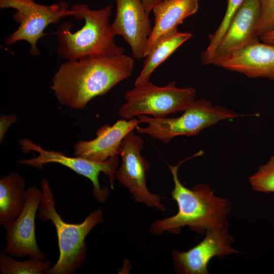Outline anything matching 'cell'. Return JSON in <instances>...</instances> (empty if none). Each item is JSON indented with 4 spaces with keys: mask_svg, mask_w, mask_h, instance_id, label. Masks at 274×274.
<instances>
[{
    "mask_svg": "<svg viewBox=\"0 0 274 274\" xmlns=\"http://www.w3.org/2000/svg\"><path fill=\"white\" fill-rule=\"evenodd\" d=\"M134 65V58L124 53L67 60L54 75L50 88L61 105L82 110L92 99L130 77Z\"/></svg>",
    "mask_w": 274,
    "mask_h": 274,
    "instance_id": "1",
    "label": "cell"
},
{
    "mask_svg": "<svg viewBox=\"0 0 274 274\" xmlns=\"http://www.w3.org/2000/svg\"><path fill=\"white\" fill-rule=\"evenodd\" d=\"M202 154L201 150L176 165L167 164L174 183L172 196L177 203L178 211L173 216L155 220L150 227L152 233L159 235L166 231L179 233L181 227L187 226L192 231L203 235L208 230L228 228L227 216L231 208L229 200L215 196L207 184H198L190 189L179 180V166L185 161Z\"/></svg>",
    "mask_w": 274,
    "mask_h": 274,
    "instance_id": "2",
    "label": "cell"
},
{
    "mask_svg": "<svg viewBox=\"0 0 274 274\" xmlns=\"http://www.w3.org/2000/svg\"><path fill=\"white\" fill-rule=\"evenodd\" d=\"M71 9L75 19L84 20V24L75 32L72 31L74 24L68 21L57 28L54 33L57 37L56 51L60 57L69 60L95 54L124 53L116 44L111 28V5L93 10L85 4H76Z\"/></svg>",
    "mask_w": 274,
    "mask_h": 274,
    "instance_id": "3",
    "label": "cell"
},
{
    "mask_svg": "<svg viewBox=\"0 0 274 274\" xmlns=\"http://www.w3.org/2000/svg\"><path fill=\"white\" fill-rule=\"evenodd\" d=\"M42 196L39 207L41 220H50L54 225L58 238L59 258L47 274H73L84 263L87 248L85 238L91 229L104 221V212L97 209L79 224L65 222L57 212L54 196L48 181L41 182Z\"/></svg>",
    "mask_w": 274,
    "mask_h": 274,
    "instance_id": "4",
    "label": "cell"
},
{
    "mask_svg": "<svg viewBox=\"0 0 274 274\" xmlns=\"http://www.w3.org/2000/svg\"><path fill=\"white\" fill-rule=\"evenodd\" d=\"M183 112L181 116L176 118H157L146 115H139L137 117L139 122L147 125L138 126L136 130L168 143L176 136L197 135L202 130L222 120L242 116L228 108L213 106L211 101L204 99L193 100Z\"/></svg>",
    "mask_w": 274,
    "mask_h": 274,
    "instance_id": "5",
    "label": "cell"
},
{
    "mask_svg": "<svg viewBox=\"0 0 274 274\" xmlns=\"http://www.w3.org/2000/svg\"><path fill=\"white\" fill-rule=\"evenodd\" d=\"M195 95L194 88H179L174 81L159 87L149 80L125 93L126 102L119 108L118 114L125 119L140 115L165 118L183 112L194 100Z\"/></svg>",
    "mask_w": 274,
    "mask_h": 274,
    "instance_id": "6",
    "label": "cell"
},
{
    "mask_svg": "<svg viewBox=\"0 0 274 274\" xmlns=\"http://www.w3.org/2000/svg\"><path fill=\"white\" fill-rule=\"evenodd\" d=\"M0 8L16 10L13 14L14 21L19 23L17 29L5 40L7 45L25 41L30 45L29 53L39 55L37 42L46 35L44 30L50 24H55L64 17L73 16L74 12L64 1L44 5L36 0H0Z\"/></svg>",
    "mask_w": 274,
    "mask_h": 274,
    "instance_id": "7",
    "label": "cell"
},
{
    "mask_svg": "<svg viewBox=\"0 0 274 274\" xmlns=\"http://www.w3.org/2000/svg\"><path fill=\"white\" fill-rule=\"evenodd\" d=\"M20 144L25 153H27L32 150L38 152L39 155L19 160V163L31 166L38 169H42L45 164L49 163H57L66 166L91 181L93 185V196L100 203L106 201L109 193L108 187L101 188L99 185L98 175L100 172L109 177L111 187L114 188L115 174L119 163L118 155L111 157L104 162H96L81 157L67 156L61 152L45 150L27 138L21 140Z\"/></svg>",
    "mask_w": 274,
    "mask_h": 274,
    "instance_id": "8",
    "label": "cell"
},
{
    "mask_svg": "<svg viewBox=\"0 0 274 274\" xmlns=\"http://www.w3.org/2000/svg\"><path fill=\"white\" fill-rule=\"evenodd\" d=\"M144 141L132 131L122 140L118 151L122 158L121 166L117 168V179L132 193L138 203H144L149 208L165 211L161 202V197L153 194L147 187L146 173L149 169V163L141 155Z\"/></svg>",
    "mask_w": 274,
    "mask_h": 274,
    "instance_id": "9",
    "label": "cell"
},
{
    "mask_svg": "<svg viewBox=\"0 0 274 274\" xmlns=\"http://www.w3.org/2000/svg\"><path fill=\"white\" fill-rule=\"evenodd\" d=\"M42 196V190L36 186L26 190V201L22 212L14 221L4 226L5 253L19 258L29 256L45 260V255L37 245L35 234V217Z\"/></svg>",
    "mask_w": 274,
    "mask_h": 274,
    "instance_id": "10",
    "label": "cell"
},
{
    "mask_svg": "<svg viewBox=\"0 0 274 274\" xmlns=\"http://www.w3.org/2000/svg\"><path fill=\"white\" fill-rule=\"evenodd\" d=\"M227 229L208 230L204 239L189 250L174 251L172 257L176 272L208 274V265L213 257L223 259L228 255L238 253L231 247L234 239Z\"/></svg>",
    "mask_w": 274,
    "mask_h": 274,
    "instance_id": "11",
    "label": "cell"
},
{
    "mask_svg": "<svg viewBox=\"0 0 274 274\" xmlns=\"http://www.w3.org/2000/svg\"><path fill=\"white\" fill-rule=\"evenodd\" d=\"M115 1L116 13L111 23L113 32L121 36L129 45L133 58H145L152 27L142 0Z\"/></svg>",
    "mask_w": 274,
    "mask_h": 274,
    "instance_id": "12",
    "label": "cell"
},
{
    "mask_svg": "<svg viewBox=\"0 0 274 274\" xmlns=\"http://www.w3.org/2000/svg\"><path fill=\"white\" fill-rule=\"evenodd\" d=\"M213 64L248 78L274 80V46L258 39Z\"/></svg>",
    "mask_w": 274,
    "mask_h": 274,
    "instance_id": "13",
    "label": "cell"
},
{
    "mask_svg": "<svg viewBox=\"0 0 274 274\" xmlns=\"http://www.w3.org/2000/svg\"><path fill=\"white\" fill-rule=\"evenodd\" d=\"M139 123L138 119L133 118L118 120L112 126L105 124L96 130L94 139L77 143L74 147V154L93 161H106L118 155L122 140Z\"/></svg>",
    "mask_w": 274,
    "mask_h": 274,
    "instance_id": "14",
    "label": "cell"
},
{
    "mask_svg": "<svg viewBox=\"0 0 274 274\" xmlns=\"http://www.w3.org/2000/svg\"><path fill=\"white\" fill-rule=\"evenodd\" d=\"M261 13V0H245L233 18L209 64L258 40L256 28Z\"/></svg>",
    "mask_w": 274,
    "mask_h": 274,
    "instance_id": "15",
    "label": "cell"
},
{
    "mask_svg": "<svg viewBox=\"0 0 274 274\" xmlns=\"http://www.w3.org/2000/svg\"><path fill=\"white\" fill-rule=\"evenodd\" d=\"M198 0H162L153 8L154 25L149 38L145 56L157 41L177 29L186 18L198 9Z\"/></svg>",
    "mask_w": 274,
    "mask_h": 274,
    "instance_id": "16",
    "label": "cell"
},
{
    "mask_svg": "<svg viewBox=\"0 0 274 274\" xmlns=\"http://www.w3.org/2000/svg\"><path fill=\"white\" fill-rule=\"evenodd\" d=\"M26 183L16 173L0 179V225L14 221L23 210L26 201Z\"/></svg>",
    "mask_w": 274,
    "mask_h": 274,
    "instance_id": "17",
    "label": "cell"
},
{
    "mask_svg": "<svg viewBox=\"0 0 274 274\" xmlns=\"http://www.w3.org/2000/svg\"><path fill=\"white\" fill-rule=\"evenodd\" d=\"M191 37L192 33L180 32L177 29L159 39L145 57L143 67L134 85L149 81L154 70Z\"/></svg>",
    "mask_w": 274,
    "mask_h": 274,
    "instance_id": "18",
    "label": "cell"
},
{
    "mask_svg": "<svg viewBox=\"0 0 274 274\" xmlns=\"http://www.w3.org/2000/svg\"><path fill=\"white\" fill-rule=\"evenodd\" d=\"M4 251L0 252V269L2 274H43L51 267L49 260H39L29 257L20 261L14 259Z\"/></svg>",
    "mask_w": 274,
    "mask_h": 274,
    "instance_id": "19",
    "label": "cell"
},
{
    "mask_svg": "<svg viewBox=\"0 0 274 274\" xmlns=\"http://www.w3.org/2000/svg\"><path fill=\"white\" fill-rule=\"evenodd\" d=\"M245 0H227V5L223 20L214 33L209 36L210 43L201 54L203 64H209L217 48L225 36L234 15Z\"/></svg>",
    "mask_w": 274,
    "mask_h": 274,
    "instance_id": "20",
    "label": "cell"
},
{
    "mask_svg": "<svg viewBox=\"0 0 274 274\" xmlns=\"http://www.w3.org/2000/svg\"><path fill=\"white\" fill-rule=\"evenodd\" d=\"M252 189L255 191L274 192V155L249 178Z\"/></svg>",
    "mask_w": 274,
    "mask_h": 274,
    "instance_id": "21",
    "label": "cell"
},
{
    "mask_svg": "<svg viewBox=\"0 0 274 274\" xmlns=\"http://www.w3.org/2000/svg\"><path fill=\"white\" fill-rule=\"evenodd\" d=\"M274 29V0H261V13L255 35L259 38Z\"/></svg>",
    "mask_w": 274,
    "mask_h": 274,
    "instance_id": "22",
    "label": "cell"
},
{
    "mask_svg": "<svg viewBox=\"0 0 274 274\" xmlns=\"http://www.w3.org/2000/svg\"><path fill=\"white\" fill-rule=\"evenodd\" d=\"M17 120L15 114L2 115L0 117V142L3 141L6 132L9 127Z\"/></svg>",
    "mask_w": 274,
    "mask_h": 274,
    "instance_id": "23",
    "label": "cell"
},
{
    "mask_svg": "<svg viewBox=\"0 0 274 274\" xmlns=\"http://www.w3.org/2000/svg\"><path fill=\"white\" fill-rule=\"evenodd\" d=\"M259 40L274 46V29L259 37Z\"/></svg>",
    "mask_w": 274,
    "mask_h": 274,
    "instance_id": "24",
    "label": "cell"
},
{
    "mask_svg": "<svg viewBox=\"0 0 274 274\" xmlns=\"http://www.w3.org/2000/svg\"><path fill=\"white\" fill-rule=\"evenodd\" d=\"M162 0H142L145 10L148 14L152 11L154 7Z\"/></svg>",
    "mask_w": 274,
    "mask_h": 274,
    "instance_id": "25",
    "label": "cell"
}]
</instances>
